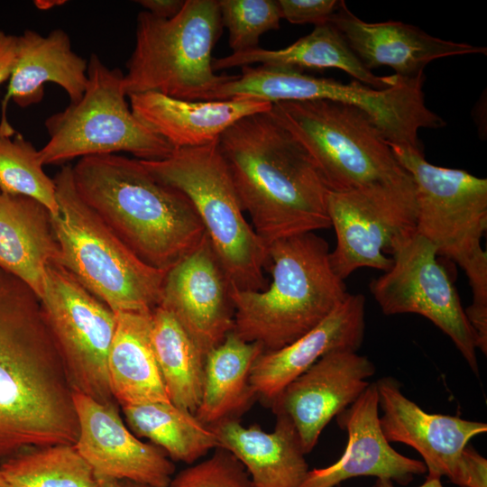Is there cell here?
<instances>
[{"label": "cell", "mask_w": 487, "mask_h": 487, "mask_svg": "<svg viewBox=\"0 0 487 487\" xmlns=\"http://www.w3.org/2000/svg\"><path fill=\"white\" fill-rule=\"evenodd\" d=\"M63 3H66V1L63 0H36L33 2L35 6L38 9L41 10H47L50 8H52L56 5H61Z\"/></svg>", "instance_id": "41"}, {"label": "cell", "mask_w": 487, "mask_h": 487, "mask_svg": "<svg viewBox=\"0 0 487 487\" xmlns=\"http://www.w3.org/2000/svg\"><path fill=\"white\" fill-rule=\"evenodd\" d=\"M40 303L73 391L117 403L107 369L116 313L56 262L47 266Z\"/></svg>", "instance_id": "11"}, {"label": "cell", "mask_w": 487, "mask_h": 487, "mask_svg": "<svg viewBox=\"0 0 487 487\" xmlns=\"http://www.w3.org/2000/svg\"><path fill=\"white\" fill-rule=\"evenodd\" d=\"M17 51V36L0 30V85L7 81L13 71Z\"/></svg>", "instance_id": "37"}, {"label": "cell", "mask_w": 487, "mask_h": 487, "mask_svg": "<svg viewBox=\"0 0 487 487\" xmlns=\"http://www.w3.org/2000/svg\"><path fill=\"white\" fill-rule=\"evenodd\" d=\"M129 100L135 116L173 150L210 144L241 118L272 106L257 99L189 101L157 92L133 94Z\"/></svg>", "instance_id": "23"}, {"label": "cell", "mask_w": 487, "mask_h": 487, "mask_svg": "<svg viewBox=\"0 0 487 487\" xmlns=\"http://www.w3.org/2000/svg\"><path fill=\"white\" fill-rule=\"evenodd\" d=\"M140 161L155 179L191 201L231 286L263 289L267 246L244 216L218 141L173 150L163 160Z\"/></svg>", "instance_id": "8"}, {"label": "cell", "mask_w": 487, "mask_h": 487, "mask_svg": "<svg viewBox=\"0 0 487 487\" xmlns=\"http://www.w3.org/2000/svg\"><path fill=\"white\" fill-rule=\"evenodd\" d=\"M375 383L382 410L380 425L386 439L413 447L422 456L427 475L446 476L455 483L464 448L473 437L487 432V424L427 413L401 392L392 377Z\"/></svg>", "instance_id": "18"}, {"label": "cell", "mask_w": 487, "mask_h": 487, "mask_svg": "<svg viewBox=\"0 0 487 487\" xmlns=\"http://www.w3.org/2000/svg\"><path fill=\"white\" fill-rule=\"evenodd\" d=\"M59 206L51 225L60 247L56 262L115 313L159 307L165 271L138 259L81 198L72 165L53 178Z\"/></svg>", "instance_id": "5"}, {"label": "cell", "mask_w": 487, "mask_h": 487, "mask_svg": "<svg viewBox=\"0 0 487 487\" xmlns=\"http://www.w3.org/2000/svg\"><path fill=\"white\" fill-rule=\"evenodd\" d=\"M326 207L336 236L329 262L342 280L363 267L386 271L392 259L384 252L396 237L416 227L413 180L400 185L329 191Z\"/></svg>", "instance_id": "14"}, {"label": "cell", "mask_w": 487, "mask_h": 487, "mask_svg": "<svg viewBox=\"0 0 487 487\" xmlns=\"http://www.w3.org/2000/svg\"><path fill=\"white\" fill-rule=\"evenodd\" d=\"M271 282L262 290L231 286L233 331L260 344L263 352L297 340L328 317L349 296L330 265L327 242L316 233L267 245Z\"/></svg>", "instance_id": "4"}, {"label": "cell", "mask_w": 487, "mask_h": 487, "mask_svg": "<svg viewBox=\"0 0 487 487\" xmlns=\"http://www.w3.org/2000/svg\"><path fill=\"white\" fill-rule=\"evenodd\" d=\"M99 481L101 487H153L129 480L99 478Z\"/></svg>", "instance_id": "39"}, {"label": "cell", "mask_w": 487, "mask_h": 487, "mask_svg": "<svg viewBox=\"0 0 487 487\" xmlns=\"http://www.w3.org/2000/svg\"><path fill=\"white\" fill-rule=\"evenodd\" d=\"M336 421L348 435L343 455L328 466L308 470L299 487H335L360 476L406 485L414 475L427 473L422 461L400 454L384 436L375 382L370 383L351 406L337 415Z\"/></svg>", "instance_id": "19"}, {"label": "cell", "mask_w": 487, "mask_h": 487, "mask_svg": "<svg viewBox=\"0 0 487 487\" xmlns=\"http://www.w3.org/2000/svg\"><path fill=\"white\" fill-rule=\"evenodd\" d=\"M410 174L416 195V230L465 272L473 292L465 308L473 319L487 317V253L482 238L487 228V179L464 170L429 163L422 150L389 143Z\"/></svg>", "instance_id": "6"}, {"label": "cell", "mask_w": 487, "mask_h": 487, "mask_svg": "<svg viewBox=\"0 0 487 487\" xmlns=\"http://www.w3.org/2000/svg\"><path fill=\"white\" fill-rule=\"evenodd\" d=\"M216 0H186L170 19L147 11L137 16L135 45L127 60V96L157 92L170 97L206 101L235 75H216L212 51L222 33Z\"/></svg>", "instance_id": "7"}, {"label": "cell", "mask_w": 487, "mask_h": 487, "mask_svg": "<svg viewBox=\"0 0 487 487\" xmlns=\"http://www.w3.org/2000/svg\"><path fill=\"white\" fill-rule=\"evenodd\" d=\"M60 247L51 213L34 198L0 192V269L41 297L46 269L58 261Z\"/></svg>", "instance_id": "25"}, {"label": "cell", "mask_w": 487, "mask_h": 487, "mask_svg": "<svg viewBox=\"0 0 487 487\" xmlns=\"http://www.w3.org/2000/svg\"><path fill=\"white\" fill-rule=\"evenodd\" d=\"M46 83L60 87L69 102L78 101L87 84V60L73 51L70 38L62 29L47 36L25 30L17 36L16 59L2 100L0 133H16L6 117L8 103L12 100L23 108L40 103Z\"/></svg>", "instance_id": "22"}, {"label": "cell", "mask_w": 487, "mask_h": 487, "mask_svg": "<svg viewBox=\"0 0 487 487\" xmlns=\"http://www.w3.org/2000/svg\"><path fill=\"white\" fill-rule=\"evenodd\" d=\"M135 3L158 18L170 19L179 13L185 0H139Z\"/></svg>", "instance_id": "38"}, {"label": "cell", "mask_w": 487, "mask_h": 487, "mask_svg": "<svg viewBox=\"0 0 487 487\" xmlns=\"http://www.w3.org/2000/svg\"><path fill=\"white\" fill-rule=\"evenodd\" d=\"M127 426L137 437L148 438L174 462L193 464L218 447L215 432L195 413L171 402L122 406Z\"/></svg>", "instance_id": "29"}, {"label": "cell", "mask_w": 487, "mask_h": 487, "mask_svg": "<svg viewBox=\"0 0 487 487\" xmlns=\"http://www.w3.org/2000/svg\"><path fill=\"white\" fill-rule=\"evenodd\" d=\"M73 392L39 297L0 269V460L30 447L74 445Z\"/></svg>", "instance_id": "1"}, {"label": "cell", "mask_w": 487, "mask_h": 487, "mask_svg": "<svg viewBox=\"0 0 487 487\" xmlns=\"http://www.w3.org/2000/svg\"><path fill=\"white\" fill-rule=\"evenodd\" d=\"M424 79V74L416 78L398 75L393 86L375 89L355 79L345 84L295 69L264 66L257 72L253 87L259 98L272 104L325 99L355 106L371 116L388 142L421 149L419 129L446 124L426 106Z\"/></svg>", "instance_id": "12"}, {"label": "cell", "mask_w": 487, "mask_h": 487, "mask_svg": "<svg viewBox=\"0 0 487 487\" xmlns=\"http://www.w3.org/2000/svg\"><path fill=\"white\" fill-rule=\"evenodd\" d=\"M126 96L123 71L92 53L80 99L45 120L49 141L39 150L43 166L120 152L141 161L169 157L173 148L135 116Z\"/></svg>", "instance_id": "10"}, {"label": "cell", "mask_w": 487, "mask_h": 487, "mask_svg": "<svg viewBox=\"0 0 487 487\" xmlns=\"http://www.w3.org/2000/svg\"><path fill=\"white\" fill-rule=\"evenodd\" d=\"M151 341L170 401L195 413L201 396L205 355L174 317L161 307L152 312Z\"/></svg>", "instance_id": "30"}, {"label": "cell", "mask_w": 487, "mask_h": 487, "mask_svg": "<svg viewBox=\"0 0 487 487\" xmlns=\"http://www.w3.org/2000/svg\"><path fill=\"white\" fill-rule=\"evenodd\" d=\"M231 283L206 235L166 271L159 307L170 312L205 355L234 328Z\"/></svg>", "instance_id": "15"}, {"label": "cell", "mask_w": 487, "mask_h": 487, "mask_svg": "<svg viewBox=\"0 0 487 487\" xmlns=\"http://www.w3.org/2000/svg\"><path fill=\"white\" fill-rule=\"evenodd\" d=\"M270 113L307 149L329 191L411 182L371 116L345 103L280 101Z\"/></svg>", "instance_id": "9"}, {"label": "cell", "mask_w": 487, "mask_h": 487, "mask_svg": "<svg viewBox=\"0 0 487 487\" xmlns=\"http://www.w3.org/2000/svg\"><path fill=\"white\" fill-rule=\"evenodd\" d=\"M0 487H14L9 482H7L1 475H0Z\"/></svg>", "instance_id": "42"}, {"label": "cell", "mask_w": 487, "mask_h": 487, "mask_svg": "<svg viewBox=\"0 0 487 487\" xmlns=\"http://www.w3.org/2000/svg\"><path fill=\"white\" fill-rule=\"evenodd\" d=\"M81 198L142 262L167 271L207 235L188 198L155 179L140 160L118 154L72 166Z\"/></svg>", "instance_id": "3"}, {"label": "cell", "mask_w": 487, "mask_h": 487, "mask_svg": "<svg viewBox=\"0 0 487 487\" xmlns=\"http://www.w3.org/2000/svg\"><path fill=\"white\" fill-rule=\"evenodd\" d=\"M0 475L14 487H101L74 445L23 449L1 460Z\"/></svg>", "instance_id": "31"}, {"label": "cell", "mask_w": 487, "mask_h": 487, "mask_svg": "<svg viewBox=\"0 0 487 487\" xmlns=\"http://www.w3.org/2000/svg\"><path fill=\"white\" fill-rule=\"evenodd\" d=\"M389 250L391 266L369 286L382 313L427 318L449 336L478 375L474 333L435 247L415 227L396 237Z\"/></svg>", "instance_id": "13"}, {"label": "cell", "mask_w": 487, "mask_h": 487, "mask_svg": "<svg viewBox=\"0 0 487 487\" xmlns=\"http://www.w3.org/2000/svg\"><path fill=\"white\" fill-rule=\"evenodd\" d=\"M375 487H395L390 480H378ZM418 487H443L440 478L436 476H427L426 481Z\"/></svg>", "instance_id": "40"}, {"label": "cell", "mask_w": 487, "mask_h": 487, "mask_svg": "<svg viewBox=\"0 0 487 487\" xmlns=\"http://www.w3.org/2000/svg\"><path fill=\"white\" fill-rule=\"evenodd\" d=\"M254 63L302 69H338L355 80L375 89L393 86L398 75L379 77L369 70L351 49L344 35L329 22L315 25L308 35L294 43L280 49L267 50L261 47L247 50L223 58L213 59L214 70L234 67L251 66Z\"/></svg>", "instance_id": "26"}, {"label": "cell", "mask_w": 487, "mask_h": 487, "mask_svg": "<svg viewBox=\"0 0 487 487\" xmlns=\"http://www.w3.org/2000/svg\"><path fill=\"white\" fill-rule=\"evenodd\" d=\"M222 24L233 52L258 47L260 37L280 27L281 14L274 0H219Z\"/></svg>", "instance_id": "33"}, {"label": "cell", "mask_w": 487, "mask_h": 487, "mask_svg": "<svg viewBox=\"0 0 487 487\" xmlns=\"http://www.w3.org/2000/svg\"><path fill=\"white\" fill-rule=\"evenodd\" d=\"M152 312L116 313L107 369L119 406L170 402L151 341Z\"/></svg>", "instance_id": "27"}, {"label": "cell", "mask_w": 487, "mask_h": 487, "mask_svg": "<svg viewBox=\"0 0 487 487\" xmlns=\"http://www.w3.org/2000/svg\"><path fill=\"white\" fill-rule=\"evenodd\" d=\"M0 192L25 196L58 215L56 185L43 170L40 151L20 133H0Z\"/></svg>", "instance_id": "32"}, {"label": "cell", "mask_w": 487, "mask_h": 487, "mask_svg": "<svg viewBox=\"0 0 487 487\" xmlns=\"http://www.w3.org/2000/svg\"><path fill=\"white\" fill-rule=\"evenodd\" d=\"M238 199L266 244L331 227L329 189L303 144L269 112L241 118L218 139Z\"/></svg>", "instance_id": "2"}, {"label": "cell", "mask_w": 487, "mask_h": 487, "mask_svg": "<svg viewBox=\"0 0 487 487\" xmlns=\"http://www.w3.org/2000/svg\"><path fill=\"white\" fill-rule=\"evenodd\" d=\"M372 487H375V485H373Z\"/></svg>", "instance_id": "43"}, {"label": "cell", "mask_w": 487, "mask_h": 487, "mask_svg": "<svg viewBox=\"0 0 487 487\" xmlns=\"http://www.w3.org/2000/svg\"><path fill=\"white\" fill-rule=\"evenodd\" d=\"M266 432L257 424L244 427L237 418L210 426L218 447L233 454L245 467L253 487H299L308 472L299 434L283 414Z\"/></svg>", "instance_id": "24"}, {"label": "cell", "mask_w": 487, "mask_h": 487, "mask_svg": "<svg viewBox=\"0 0 487 487\" xmlns=\"http://www.w3.org/2000/svg\"><path fill=\"white\" fill-rule=\"evenodd\" d=\"M73 400L79 428L74 446L97 477L169 487L175 471L173 461L125 427L117 403L102 404L76 391Z\"/></svg>", "instance_id": "17"}, {"label": "cell", "mask_w": 487, "mask_h": 487, "mask_svg": "<svg viewBox=\"0 0 487 487\" xmlns=\"http://www.w3.org/2000/svg\"><path fill=\"white\" fill-rule=\"evenodd\" d=\"M375 371L357 352H330L287 385L271 406L293 423L307 455L327 424L363 394Z\"/></svg>", "instance_id": "16"}, {"label": "cell", "mask_w": 487, "mask_h": 487, "mask_svg": "<svg viewBox=\"0 0 487 487\" xmlns=\"http://www.w3.org/2000/svg\"><path fill=\"white\" fill-rule=\"evenodd\" d=\"M328 22L369 70L389 66L404 78L424 74L426 65L439 58L487 52L486 47L439 39L401 22L366 23L344 1Z\"/></svg>", "instance_id": "21"}, {"label": "cell", "mask_w": 487, "mask_h": 487, "mask_svg": "<svg viewBox=\"0 0 487 487\" xmlns=\"http://www.w3.org/2000/svg\"><path fill=\"white\" fill-rule=\"evenodd\" d=\"M364 296L349 294L313 329L280 349L262 352L250 373L255 396L271 404L287 385L325 354L340 350L357 352L364 337Z\"/></svg>", "instance_id": "20"}, {"label": "cell", "mask_w": 487, "mask_h": 487, "mask_svg": "<svg viewBox=\"0 0 487 487\" xmlns=\"http://www.w3.org/2000/svg\"><path fill=\"white\" fill-rule=\"evenodd\" d=\"M281 18L291 23H314L328 22L335 14L341 1L335 0H279Z\"/></svg>", "instance_id": "35"}, {"label": "cell", "mask_w": 487, "mask_h": 487, "mask_svg": "<svg viewBox=\"0 0 487 487\" xmlns=\"http://www.w3.org/2000/svg\"><path fill=\"white\" fill-rule=\"evenodd\" d=\"M262 346L239 337L233 330L205 358L202 391L197 418L213 426L245 410L256 398L250 373Z\"/></svg>", "instance_id": "28"}, {"label": "cell", "mask_w": 487, "mask_h": 487, "mask_svg": "<svg viewBox=\"0 0 487 487\" xmlns=\"http://www.w3.org/2000/svg\"><path fill=\"white\" fill-rule=\"evenodd\" d=\"M460 487H487V460L467 445L460 457L456 480Z\"/></svg>", "instance_id": "36"}, {"label": "cell", "mask_w": 487, "mask_h": 487, "mask_svg": "<svg viewBox=\"0 0 487 487\" xmlns=\"http://www.w3.org/2000/svg\"><path fill=\"white\" fill-rule=\"evenodd\" d=\"M169 487H253L243 464L229 451L215 448L207 459L181 470Z\"/></svg>", "instance_id": "34"}]
</instances>
